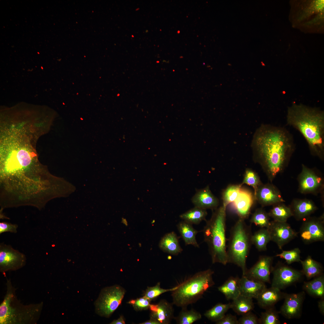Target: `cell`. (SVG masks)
Segmentation results:
<instances>
[{
  "label": "cell",
  "instance_id": "cell-1",
  "mask_svg": "<svg viewBox=\"0 0 324 324\" xmlns=\"http://www.w3.org/2000/svg\"><path fill=\"white\" fill-rule=\"evenodd\" d=\"M35 155L20 152L1 160L0 172L2 209L31 206L40 210L61 195L60 180L36 165Z\"/></svg>",
  "mask_w": 324,
  "mask_h": 324
},
{
  "label": "cell",
  "instance_id": "cell-2",
  "mask_svg": "<svg viewBox=\"0 0 324 324\" xmlns=\"http://www.w3.org/2000/svg\"><path fill=\"white\" fill-rule=\"evenodd\" d=\"M254 159L272 182L288 166L295 150L293 137L285 128L262 125L254 139Z\"/></svg>",
  "mask_w": 324,
  "mask_h": 324
},
{
  "label": "cell",
  "instance_id": "cell-3",
  "mask_svg": "<svg viewBox=\"0 0 324 324\" xmlns=\"http://www.w3.org/2000/svg\"><path fill=\"white\" fill-rule=\"evenodd\" d=\"M286 123L303 136L311 154L323 160L324 111L318 108L294 103L288 108Z\"/></svg>",
  "mask_w": 324,
  "mask_h": 324
},
{
  "label": "cell",
  "instance_id": "cell-4",
  "mask_svg": "<svg viewBox=\"0 0 324 324\" xmlns=\"http://www.w3.org/2000/svg\"><path fill=\"white\" fill-rule=\"evenodd\" d=\"M7 291L0 305V324H28L37 322L42 309V302L24 305L18 301L15 289L8 280Z\"/></svg>",
  "mask_w": 324,
  "mask_h": 324
},
{
  "label": "cell",
  "instance_id": "cell-5",
  "mask_svg": "<svg viewBox=\"0 0 324 324\" xmlns=\"http://www.w3.org/2000/svg\"><path fill=\"white\" fill-rule=\"evenodd\" d=\"M226 207L223 204L215 209L203 230L204 241L207 244L213 264L227 263L226 236Z\"/></svg>",
  "mask_w": 324,
  "mask_h": 324
},
{
  "label": "cell",
  "instance_id": "cell-6",
  "mask_svg": "<svg viewBox=\"0 0 324 324\" xmlns=\"http://www.w3.org/2000/svg\"><path fill=\"white\" fill-rule=\"evenodd\" d=\"M214 273L210 269L199 272L177 285L171 291L173 304L182 308L196 302L214 285Z\"/></svg>",
  "mask_w": 324,
  "mask_h": 324
},
{
  "label": "cell",
  "instance_id": "cell-7",
  "mask_svg": "<svg viewBox=\"0 0 324 324\" xmlns=\"http://www.w3.org/2000/svg\"><path fill=\"white\" fill-rule=\"evenodd\" d=\"M250 229L240 218L231 229L226 253L228 263L234 264L241 268L242 275L247 270L246 260L252 244Z\"/></svg>",
  "mask_w": 324,
  "mask_h": 324
},
{
  "label": "cell",
  "instance_id": "cell-8",
  "mask_svg": "<svg viewBox=\"0 0 324 324\" xmlns=\"http://www.w3.org/2000/svg\"><path fill=\"white\" fill-rule=\"evenodd\" d=\"M125 292L123 287L117 285L104 288L94 303L96 313L109 317L121 304Z\"/></svg>",
  "mask_w": 324,
  "mask_h": 324
},
{
  "label": "cell",
  "instance_id": "cell-9",
  "mask_svg": "<svg viewBox=\"0 0 324 324\" xmlns=\"http://www.w3.org/2000/svg\"><path fill=\"white\" fill-rule=\"evenodd\" d=\"M297 180L299 193L315 195L320 194L324 206V179L322 176L317 170L302 164V170L298 175Z\"/></svg>",
  "mask_w": 324,
  "mask_h": 324
},
{
  "label": "cell",
  "instance_id": "cell-10",
  "mask_svg": "<svg viewBox=\"0 0 324 324\" xmlns=\"http://www.w3.org/2000/svg\"><path fill=\"white\" fill-rule=\"evenodd\" d=\"M303 221L299 233L304 243L324 241V213L319 217L310 216Z\"/></svg>",
  "mask_w": 324,
  "mask_h": 324
},
{
  "label": "cell",
  "instance_id": "cell-11",
  "mask_svg": "<svg viewBox=\"0 0 324 324\" xmlns=\"http://www.w3.org/2000/svg\"><path fill=\"white\" fill-rule=\"evenodd\" d=\"M272 273L273 278L271 287L280 290L299 282L303 275L302 271L280 262L273 267Z\"/></svg>",
  "mask_w": 324,
  "mask_h": 324
},
{
  "label": "cell",
  "instance_id": "cell-12",
  "mask_svg": "<svg viewBox=\"0 0 324 324\" xmlns=\"http://www.w3.org/2000/svg\"><path fill=\"white\" fill-rule=\"evenodd\" d=\"M25 255L4 243L0 244V271L2 273L18 270L26 263Z\"/></svg>",
  "mask_w": 324,
  "mask_h": 324
},
{
  "label": "cell",
  "instance_id": "cell-13",
  "mask_svg": "<svg viewBox=\"0 0 324 324\" xmlns=\"http://www.w3.org/2000/svg\"><path fill=\"white\" fill-rule=\"evenodd\" d=\"M271 239L276 243L279 249L292 241L298 235V233L286 222L272 220L267 228Z\"/></svg>",
  "mask_w": 324,
  "mask_h": 324
},
{
  "label": "cell",
  "instance_id": "cell-14",
  "mask_svg": "<svg viewBox=\"0 0 324 324\" xmlns=\"http://www.w3.org/2000/svg\"><path fill=\"white\" fill-rule=\"evenodd\" d=\"M273 257L268 256H260L257 261L247 270L244 276L248 278L264 283H271L270 275L273 269Z\"/></svg>",
  "mask_w": 324,
  "mask_h": 324
},
{
  "label": "cell",
  "instance_id": "cell-15",
  "mask_svg": "<svg viewBox=\"0 0 324 324\" xmlns=\"http://www.w3.org/2000/svg\"><path fill=\"white\" fill-rule=\"evenodd\" d=\"M305 296L304 291L297 293H286L279 313L289 319L299 318L301 315Z\"/></svg>",
  "mask_w": 324,
  "mask_h": 324
},
{
  "label": "cell",
  "instance_id": "cell-16",
  "mask_svg": "<svg viewBox=\"0 0 324 324\" xmlns=\"http://www.w3.org/2000/svg\"><path fill=\"white\" fill-rule=\"evenodd\" d=\"M254 194L256 201L262 207L285 202L279 189L271 183L262 184Z\"/></svg>",
  "mask_w": 324,
  "mask_h": 324
},
{
  "label": "cell",
  "instance_id": "cell-17",
  "mask_svg": "<svg viewBox=\"0 0 324 324\" xmlns=\"http://www.w3.org/2000/svg\"><path fill=\"white\" fill-rule=\"evenodd\" d=\"M173 305L165 299L161 300L156 304H151L150 318L159 324H170L175 317Z\"/></svg>",
  "mask_w": 324,
  "mask_h": 324
},
{
  "label": "cell",
  "instance_id": "cell-18",
  "mask_svg": "<svg viewBox=\"0 0 324 324\" xmlns=\"http://www.w3.org/2000/svg\"><path fill=\"white\" fill-rule=\"evenodd\" d=\"M254 193L241 187L238 194L233 202L236 213L240 218L244 219L249 216L254 202Z\"/></svg>",
  "mask_w": 324,
  "mask_h": 324
},
{
  "label": "cell",
  "instance_id": "cell-19",
  "mask_svg": "<svg viewBox=\"0 0 324 324\" xmlns=\"http://www.w3.org/2000/svg\"><path fill=\"white\" fill-rule=\"evenodd\" d=\"M289 206L292 216L298 221L303 220L318 209L313 201L307 199H294Z\"/></svg>",
  "mask_w": 324,
  "mask_h": 324
},
{
  "label": "cell",
  "instance_id": "cell-20",
  "mask_svg": "<svg viewBox=\"0 0 324 324\" xmlns=\"http://www.w3.org/2000/svg\"><path fill=\"white\" fill-rule=\"evenodd\" d=\"M195 207L203 209H216L219 204L218 199L212 194L209 186L197 190L192 199Z\"/></svg>",
  "mask_w": 324,
  "mask_h": 324
},
{
  "label": "cell",
  "instance_id": "cell-21",
  "mask_svg": "<svg viewBox=\"0 0 324 324\" xmlns=\"http://www.w3.org/2000/svg\"><path fill=\"white\" fill-rule=\"evenodd\" d=\"M286 293L272 287L266 288L256 299L258 305L265 309L274 306L279 301L284 298Z\"/></svg>",
  "mask_w": 324,
  "mask_h": 324
},
{
  "label": "cell",
  "instance_id": "cell-22",
  "mask_svg": "<svg viewBox=\"0 0 324 324\" xmlns=\"http://www.w3.org/2000/svg\"><path fill=\"white\" fill-rule=\"evenodd\" d=\"M240 294L252 298L256 299L266 287L265 283L250 279L244 275L240 278Z\"/></svg>",
  "mask_w": 324,
  "mask_h": 324
},
{
  "label": "cell",
  "instance_id": "cell-23",
  "mask_svg": "<svg viewBox=\"0 0 324 324\" xmlns=\"http://www.w3.org/2000/svg\"><path fill=\"white\" fill-rule=\"evenodd\" d=\"M159 246L164 252L173 255H177L183 251L178 238L174 232L166 234L161 239Z\"/></svg>",
  "mask_w": 324,
  "mask_h": 324
},
{
  "label": "cell",
  "instance_id": "cell-24",
  "mask_svg": "<svg viewBox=\"0 0 324 324\" xmlns=\"http://www.w3.org/2000/svg\"><path fill=\"white\" fill-rule=\"evenodd\" d=\"M240 278L238 277H230L218 290L224 294L227 300H233L240 294Z\"/></svg>",
  "mask_w": 324,
  "mask_h": 324
},
{
  "label": "cell",
  "instance_id": "cell-25",
  "mask_svg": "<svg viewBox=\"0 0 324 324\" xmlns=\"http://www.w3.org/2000/svg\"><path fill=\"white\" fill-rule=\"evenodd\" d=\"M177 226L186 245H191L196 247H199L196 237L199 232L193 227L192 224L183 220L179 222Z\"/></svg>",
  "mask_w": 324,
  "mask_h": 324
},
{
  "label": "cell",
  "instance_id": "cell-26",
  "mask_svg": "<svg viewBox=\"0 0 324 324\" xmlns=\"http://www.w3.org/2000/svg\"><path fill=\"white\" fill-rule=\"evenodd\" d=\"M303 288L308 294L314 297L324 298V276L322 274L312 280L304 282Z\"/></svg>",
  "mask_w": 324,
  "mask_h": 324
},
{
  "label": "cell",
  "instance_id": "cell-27",
  "mask_svg": "<svg viewBox=\"0 0 324 324\" xmlns=\"http://www.w3.org/2000/svg\"><path fill=\"white\" fill-rule=\"evenodd\" d=\"M302 266L301 271L303 275L308 280L323 274V268L320 263L308 256L304 260L300 261Z\"/></svg>",
  "mask_w": 324,
  "mask_h": 324
},
{
  "label": "cell",
  "instance_id": "cell-28",
  "mask_svg": "<svg viewBox=\"0 0 324 324\" xmlns=\"http://www.w3.org/2000/svg\"><path fill=\"white\" fill-rule=\"evenodd\" d=\"M253 299L240 294L232 300L231 303V308L239 315L251 311L254 308Z\"/></svg>",
  "mask_w": 324,
  "mask_h": 324
},
{
  "label": "cell",
  "instance_id": "cell-29",
  "mask_svg": "<svg viewBox=\"0 0 324 324\" xmlns=\"http://www.w3.org/2000/svg\"><path fill=\"white\" fill-rule=\"evenodd\" d=\"M268 214L273 220L279 222H286L288 218L292 216L290 206H286L284 202L273 205Z\"/></svg>",
  "mask_w": 324,
  "mask_h": 324
},
{
  "label": "cell",
  "instance_id": "cell-30",
  "mask_svg": "<svg viewBox=\"0 0 324 324\" xmlns=\"http://www.w3.org/2000/svg\"><path fill=\"white\" fill-rule=\"evenodd\" d=\"M270 241V236L267 228H261L251 235V237L252 244L260 251L266 250L267 244Z\"/></svg>",
  "mask_w": 324,
  "mask_h": 324
},
{
  "label": "cell",
  "instance_id": "cell-31",
  "mask_svg": "<svg viewBox=\"0 0 324 324\" xmlns=\"http://www.w3.org/2000/svg\"><path fill=\"white\" fill-rule=\"evenodd\" d=\"M207 212L206 209L195 207L181 214L180 218L192 224H198L205 220Z\"/></svg>",
  "mask_w": 324,
  "mask_h": 324
},
{
  "label": "cell",
  "instance_id": "cell-32",
  "mask_svg": "<svg viewBox=\"0 0 324 324\" xmlns=\"http://www.w3.org/2000/svg\"><path fill=\"white\" fill-rule=\"evenodd\" d=\"M202 316L201 314L194 309L188 310L187 307L182 308L178 315L174 317L178 324H192L200 320Z\"/></svg>",
  "mask_w": 324,
  "mask_h": 324
},
{
  "label": "cell",
  "instance_id": "cell-33",
  "mask_svg": "<svg viewBox=\"0 0 324 324\" xmlns=\"http://www.w3.org/2000/svg\"><path fill=\"white\" fill-rule=\"evenodd\" d=\"M231 308V303H218L204 314L208 320L215 322L222 319L228 310Z\"/></svg>",
  "mask_w": 324,
  "mask_h": 324
},
{
  "label": "cell",
  "instance_id": "cell-34",
  "mask_svg": "<svg viewBox=\"0 0 324 324\" xmlns=\"http://www.w3.org/2000/svg\"><path fill=\"white\" fill-rule=\"evenodd\" d=\"M250 222L261 228H267L271 222L268 213L262 208L256 209L251 216Z\"/></svg>",
  "mask_w": 324,
  "mask_h": 324
},
{
  "label": "cell",
  "instance_id": "cell-35",
  "mask_svg": "<svg viewBox=\"0 0 324 324\" xmlns=\"http://www.w3.org/2000/svg\"><path fill=\"white\" fill-rule=\"evenodd\" d=\"M242 186L240 184L230 185L224 190L222 196L224 206L226 207L228 205L234 201Z\"/></svg>",
  "mask_w": 324,
  "mask_h": 324
},
{
  "label": "cell",
  "instance_id": "cell-36",
  "mask_svg": "<svg viewBox=\"0 0 324 324\" xmlns=\"http://www.w3.org/2000/svg\"><path fill=\"white\" fill-rule=\"evenodd\" d=\"M265 310V311L261 313L260 317L259 318V324H280L279 313L276 310L274 306Z\"/></svg>",
  "mask_w": 324,
  "mask_h": 324
},
{
  "label": "cell",
  "instance_id": "cell-37",
  "mask_svg": "<svg viewBox=\"0 0 324 324\" xmlns=\"http://www.w3.org/2000/svg\"><path fill=\"white\" fill-rule=\"evenodd\" d=\"M262 183L258 174L254 171L248 169L245 171L243 181L240 184L242 186L246 184L252 187L254 194L258 187Z\"/></svg>",
  "mask_w": 324,
  "mask_h": 324
},
{
  "label": "cell",
  "instance_id": "cell-38",
  "mask_svg": "<svg viewBox=\"0 0 324 324\" xmlns=\"http://www.w3.org/2000/svg\"><path fill=\"white\" fill-rule=\"evenodd\" d=\"M301 253L299 248H296L289 250H282L281 253L277 254L275 256L284 259L287 264H290L300 262Z\"/></svg>",
  "mask_w": 324,
  "mask_h": 324
},
{
  "label": "cell",
  "instance_id": "cell-39",
  "mask_svg": "<svg viewBox=\"0 0 324 324\" xmlns=\"http://www.w3.org/2000/svg\"><path fill=\"white\" fill-rule=\"evenodd\" d=\"M176 288V286L170 289H163L160 287V283L159 282L154 286L148 287L144 293L143 296L151 301L160 295L166 292H171Z\"/></svg>",
  "mask_w": 324,
  "mask_h": 324
},
{
  "label": "cell",
  "instance_id": "cell-40",
  "mask_svg": "<svg viewBox=\"0 0 324 324\" xmlns=\"http://www.w3.org/2000/svg\"><path fill=\"white\" fill-rule=\"evenodd\" d=\"M151 301L150 300L143 296L135 299L131 300L128 303L132 305L135 310L140 311L149 309Z\"/></svg>",
  "mask_w": 324,
  "mask_h": 324
},
{
  "label": "cell",
  "instance_id": "cell-41",
  "mask_svg": "<svg viewBox=\"0 0 324 324\" xmlns=\"http://www.w3.org/2000/svg\"><path fill=\"white\" fill-rule=\"evenodd\" d=\"M238 321V324H259V318L251 311L242 315Z\"/></svg>",
  "mask_w": 324,
  "mask_h": 324
},
{
  "label": "cell",
  "instance_id": "cell-42",
  "mask_svg": "<svg viewBox=\"0 0 324 324\" xmlns=\"http://www.w3.org/2000/svg\"><path fill=\"white\" fill-rule=\"evenodd\" d=\"M18 226L6 222H0V234L5 232H10L16 233L17 232Z\"/></svg>",
  "mask_w": 324,
  "mask_h": 324
},
{
  "label": "cell",
  "instance_id": "cell-43",
  "mask_svg": "<svg viewBox=\"0 0 324 324\" xmlns=\"http://www.w3.org/2000/svg\"><path fill=\"white\" fill-rule=\"evenodd\" d=\"M217 324H238L236 316L231 314H225L220 320L215 322Z\"/></svg>",
  "mask_w": 324,
  "mask_h": 324
},
{
  "label": "cell",
  "instance_id": "cell-44",
  "mask_svg": "<svg viewBox=\"0 0 324 324\" xmlns=\"http://www.w3.org/2000/svg\"><path fill=\"white\" fill-rule=\"evenodd\" d=\"M318 306L320 313L324 315V300L321 298L318 302Z\"/></svg>",
  "mask_w": 324,
  "mask_h": 324
},
{
  "label": "cell",
  "instance_id": "cell-45",
  "mask_svg": "<svg viewBox=\"0 0 324 324\" xmlns=\"http://www.w3.org/2000/svg\"><path fill=\"white\" fill-rule=\"evenodd\" d=\"M110 324H125V320L123 316H121L119 318L116 320H115L112 321Z\"/></svg>",
  "mask_w": 324,
  "mask_h": 324
},
{
  "label": "cell",
  "instance_id": "cell-46",
  "mask_svg": "<svg viewBox=\"0 0 324 324\" xmlns=\"http://www.w3.org/2000/svg\"><path fill=\"white\" fill-rule=\"evenodd\" d=\"M140 324H159V323L155 320L150 318L147 321L143 322Z\"/></svg>",
  "mask_w": 324,
  "mask_h": 324
}]
</instances>
